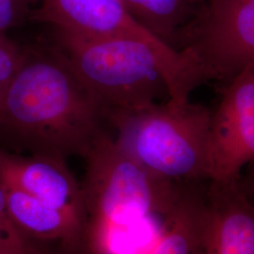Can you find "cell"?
I'll return each instance as SVG.
<instances>
[{"label":"cell","instance_id":"6da1fadb","mask_svg":"<svg viewBox=\"0 0 254 254\" xmlns=\"http://www.w3.org/2000/svg\"><path fill=\"white\" fill-rule=\"evenodd\" d=\"M108 113L56 50L27 54L0 102V132L30 154L83 158Z\"/></svg>","mask_w":254,"mask_h":254},{"label":"cell","instance_id":"ba28073f","mask_svg":"<svg viewBox=\"0 0 254 254\" xmlns=\"http://www.w3.org/2000/svg\"><path fill=\"white\" fill-rule=\"evenodd\" d=\"M0 182L8 189L72 214L86 226L81 186L66 165V159L47 154L26 156L0 149Z\"/></svg>","mask_w":254,"mask_h":254},{"label":"cell","instance_id":"ac0fdd59","mask_svg":"<svg viewBox=\"0 0 254 254\" xmlns=\"http://www.w3.org/2000/svg\"><path fill=\"white\" fill-rule=\"evenodd\" d=\"M196 2H198L200 5H202V3H204L206 0H195Z\"/></svg>","mask_w":254,"mask_h":254},{"label":"cell","instance_id":"9a60e30c","mask_svg":"<svg viewBox=\"0 0 254 254\" xmlns=\"http://www.w3.org/2000/svg\"><path fill=\"white\" fill-rule=\"evenodd\" d=\"M50 254H94L86 242V238L78 243L56 247Z\"/></svg>","mask_w":254,"mask_h":254},{"label":"cell","instance_id":"30bf717a","mask_svg":"<svg viewBox=\"0 0 254 254\" xmlns=\"http://www.w3.org/2000/svg\"><path fill=\"white\" fill-rule=\"evenodd\" d=\"M6 190L9 218L19 233L41 254H49L58 246L75 244L86 238L85 223L75 216L21 191Z\"/></svg>","mask_w":254,"mask_h":254},{"label":"cell","instance_id":"7a4b0ae2","mask_svg":"<svg viewBox=\"0 0 254 254\" xmlns=\"http://www.w3.org/2000/svg\"><path fill=\"white\" fill-rule=\"evenodd\" d=\"M84 158L85 237L94 254H116L122 238L132 237L154 217L167 218L189 185L147 170L107 133Z\"/></svg>","mask_w":254,"mask_h":254},{"label":"cell","instance_id":"8992f818","mask_svg":"<svg viewBox=\"0 0 254 254\" xmlns=\"http://www.w3.org/2000/svg\"><path fill=\"white\" fill-rule=\"evenodd\" d=\"M179 50L190 56L202 81H229L254 64V0H206Z\"/></svg>","mask_w":254,"mask_h":254},{"label":"cell","instance_id":"7c38bea8","mask_svg":"<svg viewBox=\"0 0 254 254\" xmlns=\"http://www.w3.org/2000/svg\"><path fill=\"white\" fill-rule=\"evenodd\" d=\"M122 1L139 24L176 50L184 32L201 6L195 0Z\"/></svg>","mask_w":254,"mask_h":254},{"label":"cell","instance_id":"5b68a950","mask_svg":"<svg viewBox=\"0 0 254 254\" xmlns=\"http://www.w3.org/2000/svg\"><path fill=\"white\" fill-rule=\"evenodd\" d=\"M34 18L51 25L56 31L139 41L160 58L171 96H184L194 85L195 72L189 57L147 30L133 17L122 0H44Z\"/></svg>","mask_w":254,"mask_h":254},{"label":"cell","instance_id":"9c48e42d","mask_svg":"<svg viewBox=\"0 0 254 254\" xmlns=\"http://www.w3.org/2000/svg\"><path fill=\"white\" fill-rule=\"evenodd\" d=\"M208 183L199 254H254V203L238 179Z\"/></svg>","mask_w":254,"mask_h":254},{"label":"cell","instance_id":"8fae6325","mask_svg":"<svg viewBox=\"0 0 254 254\" xmlns=\"http://www.w3.org/2000/svg\"><path fill=\"white\" fill-rule=\"evenodd\" d=\"M188 185L147 254H199L204 191Z\"/></svg>","mask_w":254,"mask_h":254},{"label":"cell","instance_id":"e0dca14e","mask_svg":"<svg viewBox=\"0 0 254 254\" xmlns=\"http://www.w3.org/2000/svg\"><path fill=\"white\" fill-rule=\"evenodd\" d=\"M5 91H6V89H5L3 86L0 85V102H1L2 98H3V95H4Z\"/></svg>","mask_w":254,"mask_h":254},{"label":"cell","instance_id":"5bb4252c","mask_svg":"<svg viewBox=\"0 0 254 254\" xmlns=\"http://www.w3.org/2000/svg\"><path fill=\"white\" fill-rule=\"evenodd\" d=\"M18 10V0H0V34L13 26Z\"/></svg>","mask_w":254,"mask_h":254},{"label":"cell","instance_id":"2e32d148","mask_svg":"<svg viewBox=\"0 0 254 254\" xmlns=\"http://www.w3.org/2000/svg\"><path fill=\"white\" fill-rule=\"evenodd\" d=\"M0 254H37L23 247L19 246L9 245V244H1L0 243Z\"/></svg>","mask_w":254,"mask_h":254},{"label":"cell","instance_id":"3957f363","mask_svg":"<svg viewBox=\"0 0 254 254\" xmlns=\"http://www.w3.org/2000/svg\"><path fill=\"white\" fill-rule=\"evenodd\" d=\"M212 110L168 100L109 115L119 145L140 165L182 184L209 181Z\"/></svg>","mask_w":254,"mask_h":254},{"label":"cell","instance_id":"277c9868","mask_svg":"<svg viewBox=\"0 0 254 254\" xmlns=\"http://www.w3.org/2000/svg\"><path fill=\"white\" fill-rule=\"evenodd\" d=\"M57 49L94 98L110 113L158 103L167 73L151 47L121 37H91L56 31Z\"/></svg>","mask_w":254,"mask_h":254},{"label":"cell","instance_id":"52a82bcc","mask_svg":"<svg viewBox=\"0 0 254 254\" xmlns=\"http://www.w3.org/2000/svg\"><path fill=\"white\" fill-rule=\"evenodd\" d=\"M254 162V64L226 82L212 110L209 137V181H235Z\"/></svg>","mask_w":254,"mask_h":254},{"label":"cell","instance_id":"4fadbf2b","mask_svg":"<svg viewBox=\"0 0 254 254\" xmlns=\"http://www.w3.org/2000/svg\"><path fill=\"white\" fill-rule=\"evenodd\" d=\"M0 243L19 246L37 254H42L30 245L12 223L7 209V190L0 182Z\"/></svg>","mask_w":254,"mask_h":254}]
</instances>
